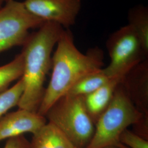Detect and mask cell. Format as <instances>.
Masks as SVG:
<instances>
[{
	"instance_id": "ac0fdd59",
	"label": "cell",
	"mask_w": 148,
	"mask_h": 148,
	"mask_svg": "<svg viewBox=\"0 0 148 148\" xmlns=\"http://www.w3.org/2000/svg\"><path fill=\"white\" fill-rule=\"evenodd\" d=\"M115 148V147H108V148Z\"/></svg>"
},
{
	"instance_id": "4fadbf2b",
	"label": "cell",
	"mask_w": 148,
	"mask_h": 148,
	"mask_svg": "<svg viewBox=\"0 0 148 148\" xmlns=\"http://www.w3.org/2000/svg\"><path fill=\"white\" fill-rule=\"evenodd\" d=\"M24 63L21 53L11 62L0 66V93L8 89L12 82L21 79L23 74Z\"/></svg>"
},
{
	"instance_id": "52a82bcc",
	"label": "cell",
	"mask_w": 148,
	"mask_h": 148,
	"mask_svg": "<svg viewBox=\"0 0 148 148\" xmlns=\"http://www.w3.org/2000/svg\"><path fill=\"white\" fill-rule=\"evenodd\" d=\"M23 3L32 15L64 29L75 24L82 7L81 0H25Z\"/></svg>"
},
{
	"instance_id": "9a60e30c",
	"label": "cell",
	"mask_w": 148,
	"mask_h": 148,
	"mask_svg": "<svg viewBox=\"0 0 148 148\" xmlns=\"http://www.w3.org/2000/svg\"><path fill=\"white\" fill-rule=\"evenodd\" d=\"M120 142L129 148H148V140L128 129L122 133Z\"/></svg>"
},
{
	"instance_id": "8992f818",
	"label": "cell",
	"mask_w": 148,
	"mask_h": 148,
	"mask_svg": "<svg viewBox=\"0 0 148 148\" xmlns=\"http://www.w3.org/2000/svg\"><path fill=\"white\" fill-rule=\"evenodd\" d=\"M44 23L27 11L23 2L7 0L0 8V53L23 46L29 30L39 28Z\"/></svg>"
},
{
	"instance_id": "7c38bea8",
	"label": "cell",
	"mask_w": 148,
	"mask_h": 148,
	"mask_svg": "<svg viewBox=\"0 0 148 148\" xmlns=\"http://www.w3.org/2000/svg\"><path fill=\"white\" fill-rule=\"evenodd\" d=\"M110 79L104 74L101 69L79 79L69 90L66 95L85 97L98 90Z\"/></svg>"
},
{
	"instance_id": "2e32d148",
	"label": "cell",
	"mask_w": 148,
	"mask_h": 148,
	"mask_svg": "<svg viewBox=\"0 0 148 148\" xmlns=\"http://www.w3.org/2000/svg\"><path fill=\"white\" fill-rule=\"evenodd\" d=\"M3 148H30V143L22 135L7 139Z\"/></svg>"
},
{
	"instance_id": "3957f363",
	"label": "cell",
	"mask_w": 148,
	"mask_h": 148,
	"mask_svg": "<svg viewBox=\"0 0 148 148\" xmlns=\"http://www.w3.org/2000/svg\"><path fill=\"white\" fill-rule=\"evenodd\" d=\"M142 118V112L119 85L110 103L95 122L93 136L86 148H128L120 142L122 133Z\"/></svg>"
},
{
	"instance_id": "ba28073f",
	"label": "cell",
	"mask_w": 148,
	"mask_h": 148,
	"mask_svg": "<svg viewBox=\"0 0 148 148\" xmlns=\"http://www.w3.org/2000/svg\"><path fill=\"white\" fill-rule=\"evenodd\" d=\"M46 123V117L25 109L6 114L0 119V142L26 133L34 134Z\"/></svg>"
},
{
	"instance_id": "6da1fadb",
	"label": "cell",
	"mask_w": 148,
	"mask_h": 148,
	"mask_svg": "<svg viewBox=\"0 0 148 148\" xmlns=\"http://www.w3.org/2000/svg\"><path fill=\"white\" fill-rule=\"evenodd\" d=\"M52 57V73L37 113L45 117L53 104L67 94L79 79L103 69V53L98 48L82 53L69 29H64Z\"/></svg>"
},
{
	"instance_id": "30bf717a",
	"label": "cell",
	"mask_w": 148,
	"mask_h": 148,
	"mask_svg": "<svg viewBox=\"0 0 148 148\" xmlns=\"http://www.w3.org/2000/svg\"><path fill=\"white\" fill-rule=\"evenodd\" d=\"M30 148H75L63 132L51 122L33 134Z\"/></svg>"
},
{
	"instance_id": "9c48e42d",
	"label": "cell",
	"mask_w": 148,
	"mask_h": 148,
	"mask_svg": "<svg viewBox=\"0 0 148 148\" xmlns=\"http://www.w3.org/2000/svg\"><path fill=\"white\" fill-rule=\"evenodd\" d=\"M123 80L110 79L98 90L84 97L86 109L95 123L108 108L117 87Z\"/></svg>"
},
{
	"instance_id": "5b68a950",
	"label": "cell",
	"mask_w": 148,
	"mask_h": 148,
	"mask_svg": "<svg viewBox=\"0 0 148 148\" xmlns=\"http://www.w3.org/2000/svg\"><path fill=\"white\" fill-rule=\"evenodd\" d=\"M106 47L110 62L102 71L109 79H124L147 54L137 34L129 24L113 32Z\"/></svg>"
},
{
	"instance_id": "277c9868",
	"label": "cell",
	"mask_w": 148,
	"mask_h": 148,
	"mask_svg": "<svg viewBox=\"0 0 148 148\" xmlns=\"http://www.w3.org/2000/svg\"><path fill=\"white\" fill-rule=\"evenodd\" d=\"M45 117L63 132L76 148H86L93 136L95 123L88 113L82 96L64 95Z\"/></svg>"
},
{
	"instance_id": "e0dca14e",
	"label": "cell",
	"mask_w": 148,
	"mask_h": 148,
	"mask_svg": "<svg viewBox=\"0 0 148 148\" xmlns=\"http://www.w3.org/2000/svg\"><path fill=\"white\" fill-rule=\"evenodd\" d=\"M7 0H0V8L5 4Z\"/></svg>"
},
{
	"instance_id": "7a4b0ae2",
	"label": "cell",
	"mask_w": 148,
	"mask_h": 148,
	"mask_svg": "<svg viewBox=\"0 0 148 148\" xmlns=\"http://www.w3.org/2000/svg\"><path fill=\"white\" fill-rule=\"evenodd\" d=\"M52 22H45L37 32L32 33L23 45L21 53L24 68L21 77L24 91L19 109L37 112L42 101L44 82L52 68V52L64 30Z\"/></svg>"
},
{
	"instance_id": "8fae6325",
	"label": "cell",
	"mask_w": 148,
	"mask_h": 148,
	"mask_svg": "<svg viewBox=\"0 0 148 148\" xmlns=\"http://www.w3.org/2000/svg\"><path fill=\"white\" fill-rule=\"evenodd\" d=\"M128 24L137 34L145 52H148V8L139 5L130 9L128 13Z\"/></svg>"
},
{
	"instance_id": "5bb4252c",
	"label": "cell",
	"mask_w": 148,
	"mask_h": 148,
	"mask_svg": "<svg viewBox=\"0 0 148 148\" xmlns=\"http://www.w3.org/2000/svg\"><path fill=\"white\" fill-rule=\"evenodd\" d=\"M23 91V81L20 79L13 87L0 93V119L12 108L18 106Z\"/></svg>"
}]
</instances>
